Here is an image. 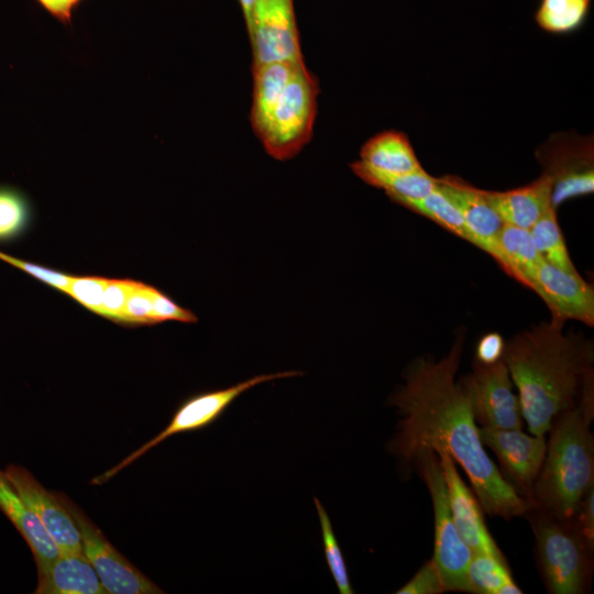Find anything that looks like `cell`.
I'll use <instances>...</instances> for the list:
<instances>
[{
  "label": "cell",
  "instance_id": "obj_21",
  "mask_svg": "<svg viewBox=\"0 0 594 594\" xmlns=\"http://www.w3.org/2000/svg\"><path fill=\"white\" fill-rule=\"evenodd\" d=\"M299 64L301 63H271L252 68L253 94L250 120L257 138L264 132L275 106Z\"/></svg>",
  "mask_w": 594,
  "mask_h": 594
},
{
  "label": "cell",
  "instance_id": "obj_23",
  "mask_svg": "<svg viewBox=\"0 0 594 594\" xmlns=\"http://www.w3.org/2000/svg\"><path fill=\"white\" fill-rule=\"evenodd\" d=\"M350 167L364 183L384 190L389 199L398 205L429 195L438 184V178L425 169L409 174L386 175L369 170L356 161L351 163Z\"/></svg>",
  "mask_w": 594,
  "mask_h": 594
},
{
  "label": "cell",
  "instance_id": "obj_7",
  "mask_svg": "<svg viewBox=\"0 0 594 594\" xmlns=\"http://www.w3.org/2000/svg\"><path fill=\"white\" fill-rule=\"evenodd\" d=\"M298 371H284L272 374H260L237 383L232 386L199 393L185 399L174 413L169 424L154 438L125 457L116 466L92 479L91 484L101 485L117 475L121 470L140 459L151 449L177 433L204 429L228 409V407L244 392L265 382L300 375Z\"/></svg>",
  "mask_w": 594,
  "mask_h": 594
},
{
  "label": "cell",
  "instance_id": "obj_2",
  "mask_svg": "<svg viewBox=\"0 0 594 594\" xmlns=\"http://www.w3.org/2000/svg\"><path fill=\"white\" fill-rule=\"evenodd\" d=\"M563 324L551 318L505 342L503 361L531 435L546 436L554 418L576 404L585 381L594 375L593 342L581 333H564Z\"/></svg>",
  "mask_w": 594,
  "mask_h": 594
},
{
  "label": "cell",
  "instance_id": "obj_30",
  "mask_svg": "<svg viewBox=\"0 0 594 594\" xmlns=\"http://www.w3.org/2000/svg\"><path fill=\"white\" fill-rule=\"evenodd\" d=\"M155 287L134 280L127 298L120 323L156 324L153 309Z\"/></svg>",
  "mask_w": 594,
  "mask_h": 594
},
{
  "label": "cell",
  "instance_id": "obj_15",
  "mask_svg": "<svg viewBox=\"0 0 594 594\" xmlns=\"http://www.w3.org/2000/svg\"><path fill=\"white\" fill-rule=\"evenodd\" d=\"M4 473L13 487L41 520L61 554L82 556L78 528L68 510L58 501L55 492H48L23 466L10 464L6 468Z\"/></svg>",
  "mask_w": 594,
  "mask_h": 594
},
{
  "label": "cell",
  "instance_id": "obj_33",
  "mask_svg": "<svg viewBox=\"0 0 594 594\" xmlns=\"http://www.w3.org/2000/svg\"><path fill=\"white\" fill-rule=\"evenodd\" d=\"M133 282V279L109 278L103 293L99 316L120 323Z\"/></svg>",
  "mask_w": 594,
  "mask_h": 594
},
{
  "label": "cell",
  "instance_id": "obj_32",
  "mask_svg": "<svg viewBox=\"0 0 594 594\" xmlns=\"http://www.w3.org/2000/svg\"><path fill=\"white\" fill-rule=\"evenodd\" d=\"M0 260L23 271L42 283L55 288L62 293H66L73 275L66 274L53 268L37 265L0 251Z\"/></svg>",
  "mask_w": 594,
  "mask_h": 594
},
{
  "label": "cell",
  "instance_id": "obj_28",
  "mask_svg": "<svg viewBox=\"0 0 594 594\" xmlns=\"http://www.w3.org/2000/svg\"><path fill=\"white\" fill-rule=\"evenodd\" d=\"M314 501L319 517L323 551L330 573L340 594H353L345 561L336 538L330 517L320 501L317 497Z\"/></svg>",
  "mask_w": 594,
  "mask_h": 594
},
{
  "label": "cell",
  "instance_id": "obj_38",
  "mask_svg": "<svg viewBox=\"0 0 594 594\" xmlns=\"http://www.w3.org/2000/svg\"><path fill=\"white\" fill-rule=\"evenodd\" d=\"M254 1L255 0H239V3L242 9L245 26H248L250 23Z\"/></svg>",
  "mask_w": 594,
  "mask_h": 594
},
{
  "label": "cell",
  "instance_id": "obj_35",
  "mask_svg": "<svg viewBox=\"0 0 594 594\" xmlns=\"http://www.w3.org/2000/svg\"><path fill=\"white\" fill-rule=\"evenodd\" d=\"M572 520L583 538L594 547V484L584 493Z\"/></svg>",
  "mask_w": 594,
  "mask_h": 594
},
{
  "label": "cell",
  "instance_id": "obj_16",
  "mask_svg": "<svg viewBox=\"0 0 594 594\" xmlns=\"http://www.w3.org/2000/svg\"><path fill=\"white\" fill-rule=\"evenodd\" d=\"M439 455L452 519L462 541L475 552L504 558L485 525L482 507L473 492L460 476L455 461L444 450L436 451Z\"/></svg>",
  "mask_w": 594,
  "mask_h": 594
},
{
  "label": "cell",
  "instance_id": "obj_29",
  "mask_svg": "<svg viewBox=\"0 0 594 594\" xmlns=\"http://www.w3.org/2000/svg\"><path fill=\"white\" fill-rule=\"evenodd\" d=\"M29 221L30 209L25 199L12 189L0 188V241L20 237Z\"/></svg>",
  "mask_w": 594,
  "mask_h": 594
},
{
  "label": "cell",
  "instance_id": "obj_37",
  "mask_svg": "<svg viewBox=\"0 0 594 594\" xmlns=\"http://www.w3.org/2000/svg\"><path fill=\"white\" fill-rule=\"evenodd\" d=\"M45 9L64 23L70 22L72 12L80 0H38Z\"/></svg>",
  "mask_w": 594,
  "mask_h": 594
},
{
  "label": "cell",
  "instance_id": "obj_10",
  "mask_svg": "<svg viewBox=\"0 0 594 594\" xmlns=\"http://www.w3.org/2000/svg\"><path fill=\"white\" fill-rule=\"evenodd\" d=\"M480 427L521 429L524 417L514 383L503 359L493 364L474 360L472 372L459 380Z\"/></svg>",
  "mask_w": 594,
  "mask_h": 594
},
{
  "label": "cell",
  "instance_id": "obj_19",
  "mask_svg": "<svg viewBox=\"0 0 594 594\" xmlns=\"http://www.w3.org/2000/svg\"><path fill=\"white\" fill-rule=\"evenodd\" d=\"M362 167L386 175L422 170L408 136L397 130H385L370 138L360 151Z\"/></svg>",
  "mask_w": 594,
  "mask_h": 594
},
{
  "label": "cell",
  "instance_id": "obj_5",
  "mask_svg": "<svg viewBox=\"0 0 594 594\" xmlns=\"http://www.w3.org/2000/svg\"><path fill=\"white\" fill-rule=\"evenodd\" d=\"M410 465L424 481L432 501L435 524L432 560L446 590L470 593L468 569L473 552L462 541L454 526L439 455L432 450L421 451L414 457Z\"/></svg>",
  "mask_w": 594,
  "mask_h": 594
},
{
  "label": "cell",
  "instance_id": "obj_3",
  "mask_svg": "<svg viewBox=\"0 0 594 594\" xmlns=\"http://www.w3.org/2000/svg\"><path fill=\"white\" fill-rule=\"evenodd\" d=\"M594 375L576 404L559 414L548 433L543 463L534 484L532 506L572 519L581 498L594 484Z\"/></svg>",
  "mask_w": 594,
  "mask_h": 594
},
{
  "label": "cell",
  "instance_id": "obj_6",
  "mask_svg": "<svg viewBox=\"0 0 594 594\" xmlns=\"http://www.w3.org/2000/svg\"><path fill=\"white\" fill-rule=\"evenodd\" d=\"M319 92L316 77L305 63L297 65L258 138L270 156H296L312 135Z\"/></svg>",
  "mask_w": 594,
  "mask_h": 594
},
{
  "label": "cell",
  "instance_id": "obj_14",
  "mask_svg": "<svg viewBox=\"0 0 594 594\" xmlns=\"http://www.w3.org/2000/svg\"><path fill=\"white\" fill-rule=\"evenodd\" d=\"M529 289L544 301L551 318L594 324V289L579 272L563 271L543 260L530 279Z\"/></svg>",
  "mask_w": 594,
  "mask_h": 594
},
{
  "label": "cell",
  "instance_id": "obj_11",
  "mask_svg": "<svg viewBox=\"0 0 594 594\" xmlns=\"http://www.w3.org/2000/svg\"><path fill=\"white\" fill-rule=\"evenodd\" d=\"M246 30L252 68L271 63H304L294 0H255Z\"/></svg>",
  "mask_w": 594,
  "mask_h": 594
},
{
  "label": "cell",
  "instance_id": "obj_36",
  "mask_svg": "<svg viewBox=\"0 0 594 594\" xmlns=\"http://www.w3.org/2000/svg\"><path fill=\"white\" fill-rule=\"evenodd\" d=\"M505 341L498 332H488L481 337L475 348V361L493 364L503 359Z\"/></svg>",
  "mask_w": 594,
  "mask_h": 594
},
{
  "label": "cell",
  "instance_id": "obj_17",
  "mask_svg": "<svg viewBox=\"0 0 594 594\" xmlns=\"http://www.w3.org/2000/svg\"><path fill=\"white\" fill-rule=\"evenodd\" d=\"M0 510L29 544L37 573L52 564L61 552L35 513L0 470Z\"/></svg>",
  "mask_w": 594,
  "mask_h": 594
},
{
  "label": "cell",
  "instance_id": "obj_27",
  "mask_svg": "<svg viewBox=\"0 0 594 594\" xmlns=\"http://www.w3.org/2000/svg\"><path fill=\"white\" fill-rule=\"evenodd\" d=\"M400 206L424 216L452 234L470 242V235L462 216L449 198L438 188L415 200H406Z\"/></svg>",
  "mask_w": 594,
  "mask_h": 594
},
{
  "label": "cell",
  "instance_id": "obj_26",
  "mask_svg": "<svg viewBox=\"0 0 594 594\" xmlns=\"http://www.w3.org/2000/svg\"><path fill=\"white\" fill-rule=\"evenodd\" d=\"M537 250L544 261L570 272L578 273L566 249L564 237L557 219V209L550 205L529 229Z\"/></svg>",
  "mask_w": 594,
  "mask_h": 594
},
{
  "label": "cell",
  "instance_id": "obj_24",
  "mask_svg": "<svg viewBox=\"0 0 594 594\" xmlns=\"http://www.w3.org/2000/svg\"><path fill=\"white\" fill-rule=\"evenodd\" d=\"M470 593L520 594L505 558L488 553H472L468 569Z\"/></svg>",
  "mask_w": 594,
  "mask_h": 594
},
{
  "label": "cell",
  "instance_id": "obj_12",
  "mask_svg": "<svg viewBox=\"0 0 594 594\" xmlns=\"http://www.w3.org/2000/svg\"><path fill=\"white\" fill-rule=\"evenodd\" d=\"M479 435L482 443L495 453L503 479L532 506L534 484L547 450L546 436L480 426Z\"/></svg>",
  "mask_w": 594,
  "mask_h": 594
},
{
  "label": "cell",
  "instance_id": "obj_9",
  "mask_svg": "<svg viewBox=\"0 0 594 594\" xmlns=\"http://www.w3.org/2000/svg\"><path fill=\"white\" fill-rule=\"evenodd\" d=\"M73 517L81 540L82 554L110 594H162L156 584L125 559L72 499L55 492Z\"/></svg>",
  "mask_w": 594,
  "mask_h": 594
},
{
  "label": "cell",
  "instance_id": "obj_8",
  "mask_svg": "<svg viewBox=\"0 0 594 594\" xmlns=\"http://www.w3.org/2000/svg\"><path fill=\"white\" fill-rule=\"evenodd\" d=\"M542 174L551 182V205L557 209L569 199L594 191L593 136L558 133L536 151Z\"/></svg>",
  "mask_w": 594,
  "mask_h": 594
},
{
  "label": "cell",
  "instance_id": "obj_4",
  "mask_svg": "<svg viewBox=\"0 0 594 594\" xmlns=\"http://www.w3.org/2000/svg\"><path fill=\"white\" fill-rule=\"evenodd\" d=\"M536 540L537 564L552 594H582L591 583L593 549L572 519L531 506L525 514Z\"/></svg>",
  "mask_w": 594,
  "mask_h": 594
},
{
  "label": "cell",
  "instance_id": "obj_22",
  "mask_svg": "<svg viewBox=\"0 0 594 594\" xmlns=\"http://www.w3.org/2000/svg\"><path fill=\"white\" fill-rule=\"evenodd\" d=\"M499 242L506 260L505 273L529 288L532 275L543 261L530 230L504 223Z\"/></svg>",
  "mask_w": 594,
  "mask_h": 594
},
{
  "label": "cell",
  "instance_id": "obj_1",
  "mask_svg": "<svg viewBox=\"0 0 594 594\" xmlns=\"http://www.w3.org/2000/svg\"><path fill=\"white\" fill-rule=\"evenodd\" d=\"M464 332L440 360L420 356L404 372L405 383L389 398L400 420L389 451L405 465L425 450L447 451L466 473L482 509L510 520L525 516L531 505L503 479L484 449L469 396L455 375Z\"/></svg>",
  "mask_w": 594,
  "mask_h": 594
},
{
  "label": "cell",
  "instance_id": "obj_13",
  "mask_svg": "<svg viewBox=\"0 0 594 594\" xmlns=\"http://www.w3.org/2000/svg\"><path fill=\"white\" fill-rule=\"evenodd\" d=\"M438 188L460 211L470 243L490 254L506 272L499 242L504 221L487 200L485 190L452 175L438 178Z\"/></svg>",
  "mask_w": 594,
  "mask_h": 594
},
{
  "label": "cell",
  "instance_id": "obj_18",
  "mask_svg": "<svg viewBox=\"0 0 594 594\" xmlns=\"http://www.w3.org/2000/svg\"><path fill=\"white\" fill-rule=\"evenodd\" d=\"M485 195L504 223L530 229L551 205V182L541 174L525 186L506 191L485 190Z\"/></svg>",
  "mask_w": 594,
  "mask_h": 594
},
{
  "label": "cell",
  "instance_id": "obj_34",
  "mask_svg": "<svg viewBox=\"0 0 594 594\" xmlns=\"http://www.w3.org/2000/svg\"><path fill=\"white\" fill-rule=\"evenodd\" d=\"M441 575L433 562L429 560L398 591L397 594H440L446 592Z\"/></svg>",
  "mask_w": 594,
  "mask_h": 594
},
{
  "label": "cell",
  "instance_id": "obj_20",
  "mask_svg": "<svg viewBox=\"0 0 594 594\" xmlns=\"http://www.w3.org/2000/svg\"><path fill=\"white\" fill-rule=\"evenodd\" d=\"M34 594H106L95 569L82 556L61 554L38 572Z\"/></svg>",
  "mask_w": 594,
  "mask_h": 594
},
{
  "label": "cell",
  "instance_id": "obj_25",
  "mask_svg": "<svg viewBox=\"0 0 594 594\" xmlns=\"http://www.w3.org/2000/svg\"><path fill=\"white\" fill-rule=\"evenodd\" d=\"M591 6L592 0H540L535 21L547 33L568 35L585 24Z\"/></svg>",
  "mask_w": 594,
  "mask_h": 594
},
{
  "label": "cell",
  "instance_id": "obj_31",
  "mask_svg": "<svg viewBox=\"0 0 594 594\" xmlns=\"http://www.w3.org/2000/svg\"><path fill=\"white\" fill-rule=\"evenodd\" d=\"M108 279L99 276H73L65 294L99 315Z\"/></svg>",
  "mask_w": 594,
  "mask_h": 594
}]
</instances>
